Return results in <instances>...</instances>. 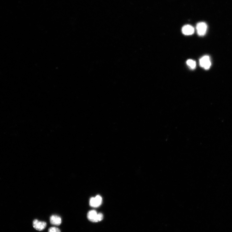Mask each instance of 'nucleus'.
<instances>
[{
    "mask_svg": "<svg viewBox=\"0 0 232 232\" xmlns=\"http://www.w3.org/2000/svg\"><path fill=\"white\" fill-rule=\"evenodd\" d=\"M88 218L91 222H100L103 219V215L102 213H97L95 210L90 211L87 215Z\"/></svg>",
    "mask_w": 232,
    "mask_h": 232,
    "instance_id": "obj_1",
    "label": "nucleus"
},
{
    "mask_svg": "<svg viewBox=\"0 0 232 232\" xmlns=\"http://www.w3.org/2000/svg\"><path fill=\"white\" fill-rule=\"evenodd\" d=\"M200 66L205 70L209 69L211 66V61L210 57L208 55L203 56L199 60Z\"/></svg>",
    "mask_w": 232,
    "mask_h": 232,
    "instance_id": "obj_2",
    "label": "nucleus"
},
{
    "mask_svg": "<svg viewBox=\"0 0 232 232\" xmlns=\"http://www.w3.org/2000/svg\"><path fill=\"white\" fill-rule=\"evenodd\" d=\"M196 28L198 35L203 36L206 34L207 29V25L204 22H199L197 24Z\"/></svg>",
    "mask_w": 232,
    "mask_h": 232,
    "instance_id": "obj_3",
    "label": "nucleus"
},
{
    "mask_svg": "<svg viewBox=\"0 0 232 232\" xmlns=\"http://www.w3.org/2000/svg\"><path fill=\"white\" fill-rule=\"evenodd\" d=\"M102 202V198L100 195H98L95 197L90 199L89 204L92 207H97L101 205Z\"/></svg>",
    "mask_w": 232,
    "mask_h": 232,
    "instance_id": "obj_4",
    "label": "nucleus"
},
{
    "mask_svg": "<svg viewBox=\"0 0 232 232\" xmlns=\"http://www.w3.org/2000/svg\"><path fill=\"white\" fill-rule=\"evenodd\" d=\"M33 225L36 230L41 231L44 230L46 228V223L44 222H42L35 219L33 221Z\"/></svg>",
    "mask_w": 232,
    "mask_h": 232,
    "instance_id": "obj_5",
    "label": "nucleus"
},
{
    "mask_svg": "<svg viewBox=\"0 0 232 232\" xmlns=\"http://www.w3.org/2000/svg\"><path fill=\"white\" fill-rule=\"evenodd\" d=\"M183 33L185 35L188 36L193 35L194 32V28L190 25H185L182 28Z\"/></svg>",
    "mask_w": 232,
    "mask_h": 232,
    "instance_id": "obj_6",
    "label": "nucleus"
},
{
    "mask_svg": "<svg viewBox=\"0 0 232 232\" xmlns=\"http://www.w3.org/2000/svg\"><path fill=\"white\" fill-rule=\"evenodd\" d=\"M50 220L51 223L56 226L60 225L62 223L61 217L57 215H53L51 216Z\"/></svg>",
    "mask_w": 232,
    "mask_h": 232,
    "instance_id": "obj_7",
    "label": "nucleus"
},
{
    "mask_svg": "<svg viewBox=\"0 0 232 232\" xmlns=\"http://www.w3.org/2000/svg\"><path fill=\"white\" fill-rule=\"evenodd\" d=\"M186 64L188 66L191 70H194L196 67V62L192 59H188L186 62Z\"/></svg>",
    "mask_w": 232,
    "mask_h": 232,
    "instance_id": "obj_8",
    "label": "nucleus"
},
{
    "mask_svg": "<svg viewBox=\"0 0 232 232\" xmlns=\"http://www.w3.org/2000/svg\"><path fill=\"white\" fill-rule=\"evenodd\" d=\"M48 232H61L60 230L56 227H51L49 228Z\"/></svg>",
    "mask_w": 232,
    "mask_h": 232,
    "instance_id": "obj_9",
    "label": "nucleus"
}]
</instances>
